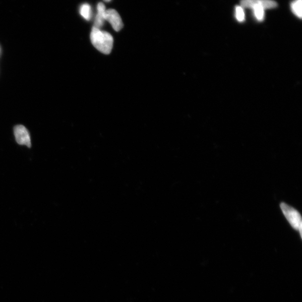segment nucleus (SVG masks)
<instances>
[{
  "instance_id": "3",
  "label": "nucleus",
  "mask_w": 302,
  "mask_h": 302,
  "mask_svg": "<svg viewBox=\"0 0 302 302\" xmlns=\"http://www.w3.org/2000/svg\"><path fill=\"white\" fill-rule=\"evenodd\" d=\"M280 207L289 223L293 229L299 232L302 238V219L300 213L286 203H281Z\"/></svg>"
},
{
  "instance_id": "5",
  "label": "nucleus",
  "mask_w": 302,
  "mask_h": 302,
  "mask_svg": "<svg viewBox=\"0 0 302 302\" xmlns=\"http://www.w3.org/2000/svg\"><path fill=\"white\" fill-rule=\"evenodd\" d=\"M242 7L252 8L254 6H261L264 9H271L277 6V3L273 0H242Z\"/></svg>"
},
{
  "instance_id": "8",
  "label": "nucleus",
  "mask_w": 302,
  "mask_h": 302,
  "mask_svg": "<svg viewBox=\"0 0 302 302\" xmlns=\"http://www.w3.org/2000/svg\"><path fill=\"white\" fill-rule=\"evenodd\" d=\"M254 12L255 16L257 20L262 21L264 18V8L261 6H254L252 8Z\"/></svg>"
},
{
  "instance_id": "7",
  "label": "nucleus",
  "mask_w": 302,
  "mask_h": 302,
  "mask_svg": "<svg viewBox=\"0 0 302 302\" xmlns=\"http://www.w3.org/2000/svg\"><path fill=\"white\" fill-rule=\"evenodd\" d=\"M302 0H296L295 1L293 2L292 3L291 7L293 12L294 14L300 17V19L302 18Z\"/></svg>"
},
{
  "instance_id": "6",
  "label": "nucleus",
  "mask_w": 302,
  "mask_h": 302,
  "mask_svg": "<svg viewBox=\"0 0 302 302\" xmlns=\"http://www.w3.org/2000/svg\"><path fill=\"white\" fill-rule=\"evenodd\" d=\"M80 13L81 16L87 21L90 20L93 16L92 8L89 3L82 4L80 8Z\"/></svg>"
},
{
  "instance_id": "4",
  "label": "nucleus",
  "mask_w": 302,
  "mask_h": 302,
  "mask_svg": "<svg viewBox=\"0 0 302 302\" xmlns=\"http://www.w3.org/2000/svg\"><path fill=\"white\" fill-rule=\"evenodd\" d=\"M14 135L16 141L21 145L31 147V139L27 128L24 126L19 125L14 128Z\"/></svg>"
},
{
  "instance_id": "9",
  "label": "nucleus",
  "mask_w": 302,
  "mask_h": 302,
  "mask_svg": "<svg viewBox=\"0 0 302 302\" xmlns=\"http://www.w3.org/2000/svg\"><path fill=\"white\" fill-rule=\"evenodd\" d=\"M236 19L240 22H242L244 20V12L242 7L237 6L236 7Z\"/></svg>"
},
{
  "instance_id": "10",
  "label": "nucleus",
  "mask_w": 302,
  "mask_h": 302,
  "mask_svg": "<svg viewBox=\"0 0 302 302\" xmlns=\"http://www.w3.org/2000/svg\"><path fill=\"white\" fill-rule=\"evenodd\" d=\"M105 2H109L111 1V0H104Z\"/></svg>"
},
{
  "instance_id": "2",
  "label": "nucleus",
  "mask_w": 302,
  "mask_h": 302,
  "mask_svg": "<svg viewBox=\"0 0 302 302\" xmlns=\"http://www.w3.org/2000/svg\"><path fill=\"white\" fill-rule=\"evenodd\" d=\"M97 10V14L102 17L104 21H108L115 31L119 32L123 27L121 17L116 10H107L104 4L99 2L98 4Z\"/></svg>"
},
{
  "instance_id": "1",
  "label": "nucleus",
  "mask_w": 302,
  "mask_h": 302,
  "mask_svg": "<svg viewBox=\"0 0 302 302\" xmlns=\"http://www.w3.org/2000/svg\"><path fill=\"white\" fill-rule=\"evenodd\" d=\"M90 39L93 45L99 51L105 55L111 54L114 39L110 33L93 27L90 34Z\"/></svg>"
}]
</instances>
